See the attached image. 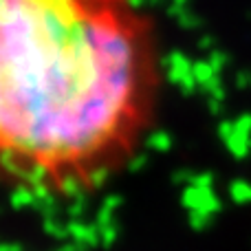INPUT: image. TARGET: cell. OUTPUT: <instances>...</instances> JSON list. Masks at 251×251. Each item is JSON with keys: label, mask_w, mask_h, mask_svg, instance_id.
<instances>
[{"label": "cell", "mask_w": 251, "mask_h": 251, "mask_svg": "<svg viewBox=\"0 0 251 251\" xmlns=\"http://www.w3.org/2000/svg\"><path fill=\"white\" fill-rule=\"evenodd\" d=\"M154 86L137 0H0V183L100 187L132 156Z\"/></svg>", "instance_id": "obj_1"}, {"label": "cell", "mask_w": 251, "mask_h": 251, "mask_svg": "<svg viewBox=\"0 0 251 251\" xmlns=\"http://www.w3.org/2000/svg\"><path fill=\"white\" fill-rule=\"evenodd\" d=\"M218 132L231 156H236V161H245L251 154V134L240 130L236 122H223L218 126Z\"/></svg>", "instance_id": "obj_2"}, {"label": "cell", "mask_w": 251, "mask_h": 251, "mask_svg": "<svg viewBox=\"0 0 251 251\" xmlns=\"http://www.w3.org/2000/svg\"><path fill=\"white\" fill-rule=\"evenodd\" d=\"M229 196L236 205H249L251 203V181H247V178H236V181H231Z\"/></svg>", "instance_id": "obj_3"}, {"label": "cell", "mask_w": 251, "mask_h": 251, "mask_svg": "<svg viewBox=\"0 0 251 251\" xmlns=\"http://www.w3.org/2000/svg\"><path fill=\"white\" fill-rule=\"evenodd\" d=\"M234 82H236V86H238L240 91H247V88H251V75H249V71H240V73H236Z\"/></svg>", "instance_id": "obj_4"}, {"label": "cell", "mask_w": 251, "mask_h": 251, "mask_svg": "<svg viewBox=\"0 0 251 251\" xmlns=\"http://www.w3.org/2000/svg\"><path fill=\"white\" fill-rule=\"evenodd\" d=\"M236 126L240 130H245L247 134H251V113H243L238 119H236Z\"/></svg>", "instance_id": "obj_5"}, {"label": "cell", "mask_w": 251, "mask_h": 251, "mask_svg": "<svg viewBox=\"0 0 251 251\" xmlns=\"http://www.w3.org/2000/svg\"><path fill=\"white\" fill-rule=\"evenodd\" d=\"M227 62H229V55H225V53H214V71L221 73L227 66Z\"/></svg>", "instance_id": "obj_6"}, {"label": "cell", "mask_w": 251, "mask_h": 251, "mask_svg": "<svg viewBox=\"0 0 251 251\" xmlns=\"http://www.w3.org/2000/svg\"><path fill=\"white\" fill-rule=\"evenodd\" d=\"M249 75H251V71H249Z\"/></svg>", "instance_id": "obj_7"}]
</instances>
